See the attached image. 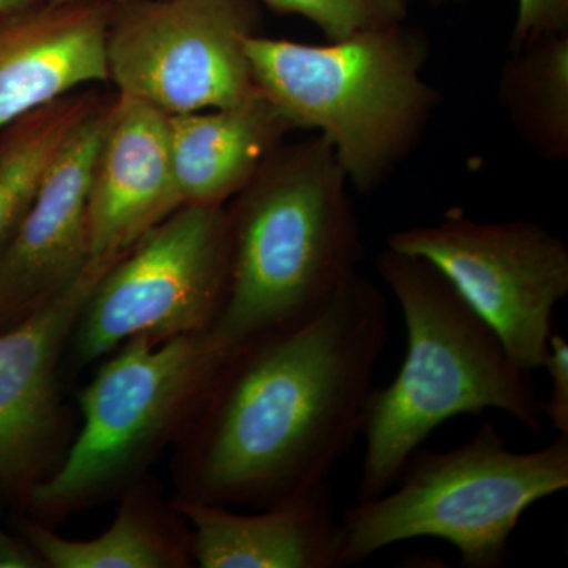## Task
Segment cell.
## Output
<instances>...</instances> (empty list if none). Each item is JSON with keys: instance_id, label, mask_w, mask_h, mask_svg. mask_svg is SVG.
<instances>
[{"instance_id": "6da1fadb", "label": "cell", "mask_w": 568, "mask_h": 568, "mask_svg": "<svg viewBox=\"0 0 568 568\" xmlns=\"http://www.w3.org/2000/svg\"><path fill=\"white\" fill-rule=\"evenodd\" d=\"M386 295L355 274L316 315L239 347L197 410L190 499L267 508L327 484L364 432Z\"/></svg>"}, {"instance_id": "7a4b0ae2", "label": "cell", "mask_w": 568, "mask_h": 568, "mask_svg": "<svg viewBox=\"0 0 568 568\" xmlns=\"http://www.w3.org/2000/svg\"><path fill=\"white\" fill-rule=\"evenodd\" d=\"M349 182L320 133L278 145L227 212L231 275L212 327L231 354L331 304L364 260Z\"/></svg>"}, {"instance_id": "3957f363", "label": "cell", "mask_w": 568, "mask_h": 568, "mask_svg": "<svg viewBox=\"0 0 568 568\" xmlns=\"http://www.w3.org/2000/svg\"><path fill=\"white\" fill-rule=\"evenodd\" d=\"M377 272L402 308L407 346L395 379L369 395L358 503L395 487L414 452L450 418L503 410L537 435L545 420L530 373L436 267L386 246Z\"/></svg>"}, {"instance_id": "277c9868", "label": "cell", "mask_w": 568, "mask_h": 568, "mask_svg": "<svg viewBox=\"0 0 568 568\" xmlns=\"http://www.w3.org/2000/svg\"><path fill=\"white\" fill-rule=\"evenodd\" d=\"M246 52L260 92L293 130H317L364 194L413 155L440 104L429 40L405 22L324 44L257 33Z\"/></svg>"}, {"instance_id": "5b68a950", "label": "cell", "mask_w": 568, "mask_h": 568, "mask_svg": "<svg viewBox=\"0 0 568 568\" xmlns=\"http://www.w3.org/2000/svg\"><path fill=\"white\" fill-rule=\"evenodd\" d=\"M398 481L343 511L336 568L414 538L447 541L463 568H499L526 511L568 487V436L521 454L485 422L463 446L418 448Z\"/></svg>"}, {"instance_id": "8992f818", "label": "cell", "mask_w": 568, "mask_h": 568, "mask_svg": "<svg viewBox=\"0 0 568 568\" xmlns=\"http://www.w3.org/2000/svg\"><path fill=\"white\" fill-rule=\"evenodd\" d=\"M82 388L69 454L29 489L43 517H65L126 487L203 406L231 357L211 331L156 342L134 336Z\"/></svg>"}, {"instance_id": "52a82bcc", "label": "cell", "mask_w": 568, "mask_h": 568, "mask_svg": "<svg viewBox=\"0 0 568 568\" xmlns=\"http://www.w3.org/2000/svg\"><path fill=\"white\" fill-rule=\"evenodd\" d=\"M230 275L223 205H182L93 284L70 336L74 364H92L134 336L163 342L211 331Z\"/></svg>"}, {"instance_id": "ba28073f", "label": "cell", "mask_w": 568, "mask_h": 568, "mask_svg": "<svg viewBox=\"0 0 568 568\" xmlns=\"http://www.w3.org/2000/svg\"><path fill=\"white\" fill-rule=\"evenodd\" d=\"M261 24L260 0L114 2L110 81L166 115L246 102L261 93L246 52Z\"/></svg>"}, {"instance_id": "9c48e42d", "label": "cell", "mask_w": 568, "mask_h": 568, "mask_svg": "<svg viewBox=\"0 0 568 568\" xmlns=\"http://www.w3.org/2000/svg\"><path fill=\"white\" fill-rule=\"evenodd\" d=\"M387 246L428 261L495 331L519 368H541L555 332L552 313L568 295L562 237L528 220L477 222L457 209L435 224L396 231Z\"/></svg>"}, {"instance_id": "30bf717a", "label": "cell", "mask_w": 568, "mask_h": 568, "mask_svg": "<svg viewBox=\"0 0 568 568\" xmlns=\"http://www.w3.org/2000/svg\"><path fill=\"white\" fill-rule=\"evenodd\" d=\"M114 100L104 97L71 133L0 256V324L18 323L88 267L89 192Z\"/></svg>"}, {"instance_id": "8fae6325", "label": "cell", "mask_w": 568, "mask_h": 568, "mask_svg": "<svg viewBox=\"0 0 568 568\" xmlns=\"http://www.w3.org/2000/svg\"><path fill=\"white\" fill-rule=\"evenodd\" d=\"M110 265L77 282L0 334V480L31 489L61 444L59 364L85 298Z\"/></svg>"}, {"instance_id": "7c38bea8", "label": "cell", "mask_w": 568, "mask_h": 568, "mask_svg": "<svg viewBox=\"0 0 568 568\" xmlns=\"http://www.w3.org/2000/svg\"><path fill=\"white\" fill-rule=\"evenodd\" d=\"M182 205L168 115L115 93L89 192V263L114 264Z\"/></svg>"}, {"instance_id": "4fadbf2b", "label": "cell", "mask_w": 568, "mask_h": 568, "mask_svg": "<svg viewBox=\"0 0 568 568\" xmlns=\"http://www.w3.org/2000/svg\"><path fill=\"white\" fill-rule=\"evenodd\" d=\"M112 7L44 0L0 13V132L84 85L110 81Z\"/></svg>"}, {"instance_id": "5bb4252c", "label": "cell", "mask_w": 568, "mask_h": 568, "mask_svg": "<svg viewBox=\"0 0 568 568\" xmlns=\"http://www.w3.org/2000/svg\"><path fill=\"white\" fill-rule=\"evenodd\" d=\"M190 523V556L203 568H336L338 518L331 485L324 484L257 514L183 499Z\"/></svg>"}, {"instance_id": "9a60e30c", "label": "cell", "mask_w": 568, "mask_h": 568, "mask_svg": "<svg viewBox=\"0 0 568 568\" xmlns=\"http://www.w3.org/2000/svg\"><path fill=\"white\" fill-rule=\"evenodd\" d=\"M168 129L183 205L212 207L237 196L294 132L263 93L234 106L168 115Z\"/></svg>"}, {"instance_id": "2e32d148", "label": "cell", "mask_w": 568, "mask_h": 568, "mask_svg": "<svg viewBox=\"0 0 568 568\" xmlns=\"http://www.w3.org/2000/svg\"><path fill=\"white\" fill-rule=\"evenodd\" d=\"M497 92L523 144L545 162H567L568 33L541 37L511 51Z\"/></svg>"}, {"instance_id": "e0dca14e", "label": "cell", "mask_w": 568, "mask_h": 568, "mask_svg": "<svg viewBox=\"0 0 568 568\" xmlns=\"http://www.w3.org/2000/svg\"><path fill=\"white\" fill-rule=\"evenodd\" d=\"M102 99L74 92L0 132V256L31 209L63 144Z\"/></svg>"}, {"instance_id": "ac0fdd59", "label": "cell", "mask_w": 568, "mask_h": 568, "mask_svg": "<svg viewBox=\"0 0 568 568\" xmlns=\"http://www.w3.org/2000/svg\"><path fill=\"white\" fill-rule=\"evenodd\" d=\"M26 534L44 567L171 568L189 562L190 549L168 534L142 493H129L110 529L92 540H67L36 523L26 526Z\"/></svg>"}, {"instance_id": "d6986e66", "label": "cell", "mask_w": 568, "mask_h": 568, "mask_svg": "<svg viewBox=\"0 0 568 568\" xmlns=\"http://www.w3.org/2000/svg\"><path fill=\"white\" fill-rule=\"evenodd\" d=\"M280 14L305 18L328 41L405 22L407 0H260Z\"/></svg>"}, {"instance_id": "ffe728a7", "label": "cell", "mask_w": 568, "mask_h": 568, "mask_svg": "<svg viewBox=\"0 0 568 568\" xmlns=\"http://www.w3.org/2000/svg\"><path fill=\"white\" fill-rule=\"evenodd\" d=\"M556 33H568V0H518L511 51Z\"/></svg>"}, {"instance_id": "44dd1931", "label": "cell", "mask_w": 568, "mask_h": 568, "mask_svg": "<svg viewBox=\"0 0 568 568\" xmlns=\"http://www.w3.org/2000/svg\"><path fill=\"white\" fill-rule=\"evenodd\" d=\"M541 368L549 376V396L544 402V417L559 435L568 436V342L559 332L549 336L548 353Z\"/></svg>"}, {"instance_id": "7402d4cb", "label": "cell", "mask_w": 568, "mask_h": 568, "mask_svg": "<svg viewBox=\"0 0 568 568\" xmlns=\"http://www.w3.org/2000/svg\"><path fill=\"white\" fill-rule=\"evenodd\" d=\"M40 567H44V562L31 545L26 547L20 541L0 532V568Z\"/></svg>"}, {"instance_id": "603a6c76", "label": "cell", "mask_w": 568, "mask_h": 568, "mask_svg": "<svg viewBox=\"0 0 568 568\" xmlns=\"http://www.w3.org/2000/svg\"><path fill=\"white\" fill-rule=\"evenodd\" d=\"M44 2V0H0V13L6 11L24 9L33 3Z\"/></svg>"}, {"instance_id": "cb8c5ba5", "label": "cell", "mask_w": 568, "mask_h": 568, "mask_svg": "<svg viewBox=\"0 0 568 568\" xmlns=\"http://www.w3.org/2000/svg\"><path fill=\"white\" fill-rule=\"evenodd\" d=\"M54 2H67V0H54ZM111 2H126V0H111Z\"/></svg>"}]
</instances>
